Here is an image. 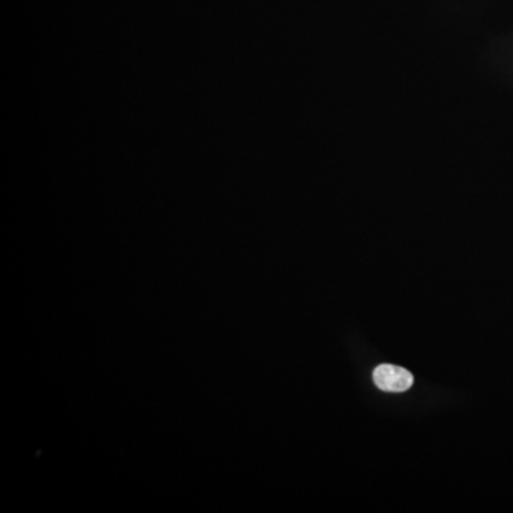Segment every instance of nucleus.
Here are the masks:
<instances>
[{
    "label": "nucleus",
    "instance_id": "obj_1",
    "mask_svg": "<svg viewBox=\"0 0 513 513\" xmlns=\"http://www.w3.org/2000/svg\"><path fill=\"white\" fill-rule=\"evenodd\" d=\"M374 382L378 388L387 392H405L414 384L411 372L397 365L384 364L375 368Z\"/></svg>",
    "mask_w": 513,
    "mask_h": 513
}]
</instances>
